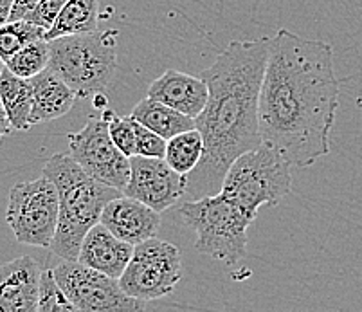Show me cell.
Segmentation results:
<instances>
[{"instance_id":"cell-1","label":"cell","mask_w":362,"mask_h":312,"mask_svg":"<svg viewBox=\"0 0 362 312\" xmlns=\"http://www.w3.org/2000/svg\"><path fill=\"white\" fill-rule=\"evenodd\" d=\"M339 108L332 45L279 29L271 38L259 94V132L292 166L307 168L330 154Z\"/></svg>"},{"instance_id":"cell-2","label":"cell","mask_w":362,"mask_h":312,"mask_svg":"<svg viewBox=\"0 0 362 312\" xmlns=\"http://www.w3.org/2000/svg\"><path fill=\"white\" fill-rule=\"evenodd\" d=\"M269 47L271 38L233 40L204 71L209 100L195 117L204 137V156L187 175L189 200L222 192L231 164L263 144L258 108Z\"/></svg>"},{"instance_id":"cell-3","label":"cell","mask_w":362,"mask_h":312,"mask_svg":"<svg viewBox=\"0 0 362 312\" xmlns=\"http://www.w3.org/2000/svg\"><path fill=\"white\" fill-rule=\"evenodd\" d=\"M44 175L54 183L60 197L58 229L49 249L62 260L76 262L85 235L100 224L108 202L123 192L88 175L71 154H54L45 163Z\"/></svg>"},{"instance_id":"cell-4","label":"cell","mask_w":362,"mask_h":312,"mask_svg":"<svg viewBox=\"0 0 362 312\" xmlns=\"http://www.w3.org/2000/svg\"><path fill=\"white\" fill-rule=\"evenodd\" d=\"M119 31L85 33L49 40V69L60 76L78 98L98 96L110 85L117 69Z\"/></svg>"},{"instance_id":"cell-5","label":"cell","mask_w":362,"mask_h":312,"mask_svg":"<svg viewBox=\"0 0 362 312\" xmlns=\"http://www.w3.org/2000/svg\"><path fill=\"white\" fill-rule=\"evenodd\" d=\"M180 219L197 235L195 248L218 262L236 264L247 249V229L252 219L222 193L186 200L179 208Z\"/></svg>"},{"instance_id":"cell-6","label":"cell","mask_w":362,"mask_h":312,"mask_svg":"<svg viewBox=\"0 0 362 312\" xmlns=\"http://www.w3.org/2000/svg\"><path fill=\"white\" fill-rule=\"evenodd\" d=\"M292 164L271 146L245 152L231 164L222 185V195L233 200L252 220L262 206H276L292 190Z\"/></svg>"},{"instance_id":"cell-7","label":"cell","mask_w":362,"mask_h":312,"mask_svg":"<svg viewBox=\"0 0 362 312\" xmlns=\"http://www.w3.org/2000/svg\"><path fill=\"white\" fill-rule=\"evenodd\" d=\"M60 219V197L47 175L18 183L9 192L6 220L16 242L51 248Z\"/></svg>"},{"instance_id":"cell-8","label":"cell","mask_w":362,"mask_h":312,"mask_svg":"<svg viewBox=\"0 0 362 312\" xmlns=\"http://www.w3.org/2000/svg\"><path fill=\"white\" fill-rule=\"evenodd\" d=\"M182 278V256L177 245L150 238L136 245L119 284L130 296L143 301L159 300L175 291Z\"/></svg>"},{"instance_id":"cell-9","label":"cell","mask_w":362,"mask_h":312,"mask_svg":"<svg viewBox=\"0 0 362 312\" xmlns=\"http://www.w3.org/2000/svg\"><path fill=\"white\" fill-rule=\"evenodd\" d=\"M52 272L62 291L81 312H144L146 307V301L127 294L119 280L78 260L60 262Z\"/></svg>"},{"instance_id":"cell-10","label":"cell","mask_w":362,"mask_h":312,"mask_svg":"<svg viewBox=\"0 0 362 312\" xmlns=\"http://www.w3.org/2000/svg\"><path fill=\"white\" fill-rule=\"evenodd\" d=\"M69 154L81 168L105 185L124 192L130 180V157L112 141L107 117H88L85 127L67 136Z\"/></svg>"},{"instance_id":"cell-11","label":"cell","mask_w":362,"mask_h":312,"mask_svg":"<svg viewBox=\"0 0 362 312\" xmlns=\"http://www.w3.org/2000/svg\"><path fill=\"white\" fill-rule=\"evenodd\" d=\"M124 195L163 213L187 193V175L177 173L166 159L130 157V180Z\"/></svg>"},{"instance_id":"cell-12","label":"cell","mask_w":362,"mask_h":312,"mask_svg":"<svg viewBox=\"0 0 362 312\" xmlns=\"http://www.w3.org/2000/svg\"><path fill=\"white\" fill-rule=\"evenodd\" d=\"M42 269L31 256L0 265V312H40Z\"/></svg>"},{"instance_id":"cell-13","label":"cell","mask_w":362,"mask_h":312,"mask_svg":"<svg viewBox=\"0 0 362 312\" xmlns=\"http://www.w3.org/2000/svg\"><path fill=\"white\" fill-rule=\"evenodd\" d=\"M101 224L119 241L130 245H139L150 238H156L163 220L159 212L123 193L108 202L101 215Z\"/></svg>"},{"instance_id":"cell-14","label":"cell","mask_w":362,"mask_h":312,"mask_svg":"<svg viewBox=\"0 0 362 312\" xmlns=\"http://www.w3.org/2000/svg\"><path fill=\"white\" fill-rule=\"evenodd\" d=\"M146 96L195 120L206 108L209 100V87L204 78L170 69L163 72L156 81H151Z\"/></svg>"},{"instance_id":"cell-15","label":"cell","mask_w":362,"mask_h":312,"mask_svg":"<svg viewBox=\"0 0 362 312\" xmlns=\"http://www.w3.org/2000/svg\"><path fill=\"white\" fill-rule=\"evenodd\" d=\"M134 249H136V245L119 241L114 233L108 231L100 222L85 235L78 262L94 269V271L103 272L107 277L119 280L123 277L124 269L130 264Z\"/></svg>"},{"instance_id":"cell-16","label":"cell","mask_w":362,"mask_h":312,"mask_svg":"<svg viewBox=\"0 0 362 312\" xmlns=\"http://www.w3.org/2000/svg\"><path fill=\"white\" fill-rule=\"evenodd\" d=\"M31 87L33 127L65 116L78 100V94L60 76H56L49 67L44 72H40L38 76L31 78Z\"/></svg>"},{"instance_id":"cell-17","label":"cell","mask_w":362,"mask_h":312,"mask_svg":"<svg viewBox=\"0 0 362 312\" xmlns=\"http://www.w3.org/2000/svg\"><path fill=\"white\" fill-rule=\"evenodd\" d=\"M130 117L143 125V127L150 128L156 134L163 136L166 141L179 136V134L197 128L193 117L186 116V114L179 112L175 108L168 107V105L160 103V101L151 100L148 96L134 107Z\"/></svg>"},{"instance_id":"cell-18","label":"cell","mask_w":362,"mask_h":312,"mask_svg":"<svg viewBox=\"0 0 362 312\" xmlns=\"http://www.w3.org/2000/svg\"><path fill=\"white\" fill-rule=\"evenodd\" d=\"M0 101L9 117L13 130L25 132L31 125L33 110V87L31 80H24L4 69L0 74Z\"/></svg>"},{"instance_id":"cell-19","label":"cell","mask_w":362,"mask_h":312,"mask_svg":"<svg viewBox=\"0 0 362 312\" xmlns=\"http://www.w3.org/2000/svg\"><path fill=\"white\" fill-rule=\"evenodd\" d=\"M98 24H100V0H69L60 16L56 18L54 25L45 35V40L100 31Z\"/></svg>"},{"instance_id":"cell-20","label":"cell","mask_w":362,"mask_h":312,"mask_svg":"<svg viewBox=\"0 0 362 312\" xmlns=\"http://www.w3.org/2000/svg\"><path fill=\"white\" fill-rule=\"evenodd\" d=\"M204 156V137L200 130L193 128L187 132L171 137L166 146V163L177 173L189 175L197 170Z\"/></svg>"},{"instance_id":"cell-21","label":"cell","mask_w":362,"mask_h":312,"mask_svg":"<svg viewBox=\"0 0 362 312\" xmlns=\"http://www.w3.org/2000/svg\"><path fill=\"white\" fill-rule=\"evenodd\" d=\"M47 31L29 21H13L0 25V60L8 62L29 44L44 40Z\"/></svg>"},{"instance_id":"cell-22","label":"cell","mask_w":362,"mask_h":312,"mask_svg":"<svg viewBox=\"0 0 362 312\" xmlns=\"http://www.w3.org/2000/svg\"><path fill=\"white\" fill-rule=\"evenodd\" d=\"M49 58H51V47L49 40L44 38L16 52L11 60L6 62V69H9L18 78L31 80L49 67Z\"/></svg>"},{"instance_id":"cell-23","label":"cell","mask_w":362,"mask_h":312,"mask_svg":"<svg viewBox=\"0 0 362 312\" xmlns=\"http://www.w3.org/2000/svg\"><path fill=\"white\" fill-rule=\"evenodd\" d=\"M40 312H81L62 291L52 269L42 271L40 282Z\"/></svg>"},{"instance_id":"cell-24","label":"cell","mask_w":362,"mask_h":312,"mask_svg":"<svg viewBox=\"0 0 362 312\" xmlns=\"http://www.w3.org/2000/svg\"><path fill=\"white\" fill-rule=\"evenodd\" d=\"M103 116L108 121V132H110L112 141L117 149L127 157L136 156V128H134V120L130 116L119 117L116 114L105 108Z\"/></svg>"},{"instance_id":"cell-25","label":"cell","mask_w":362,"mask_h":312,"mask_svg":"<svg viewBox=\"0 0 362 312\" xmlns=\"http://www.w3.org/2000/svg\"><path fill=\"white\" fill-rule=\"evenodd\" d=\"M134 128H136V156L164 159L168 141L163 136L153 132V130H150V128L137 123L136 120H134Z\"/></svg>"},{"instance_id":"cell-26","label":"cell","mask_w":362,"mask_h":312,"mask_svg":"<svg viewBox=\"0 0 362 312\" xmlns=\"http://www.w3.org/2000/svg\"><path fill=\"white\" fill-rule=\"evenodd\" d=\"M67 2L69 0H42L40 4L36 6L35 11H33L25 21L33 22V24L40 25L45 31H49V29L54 25L56 18L60 16L62 9L65 8Z\"/></svg>"},{"instance_id":"cell-27","label":"cell","mask_w":362,"mask_h":312,"mask_svg":"<svg viewBox=\"0 0 362 312\" xmlns=\"http://www.w3.org/2000/svg\"><path fill=\"white\" fill-rule=\"evenodd\" d=\"M42 0H15L13 2V11H11V21H25Z\"/></svg>"},{"instance_id":"cell-28","label":"cell","mask_w":362,"mask_h":312,"mask_svg":"<svg viewBox=\"0 0 362 312\" xmlns=\"http://www.w3.org/2000/svg\"><path fill=\"white\" fill-rule=\"evenodd\" d=\"M11 130L13 127L11 123H9V117L4 110V105H2V101H0V143H2V139H4Z\"/></svg>"},{"instance_id":"cell-29","label":"cell","mask_w":362,"mask_h":312,"mask_svg":"<svg viewBox=\"0 0 362 312\" xmlns=\"http://www.w3.org/2000/svg\"><path fill=\"white\" fill-rule=\"evenodd\" d=\"M13 2H15V0H0V25L8 24V22L11 21Z\"/></svg>"},{"instance_id":"cell-30","label":"cell","mask_w":362,"mask_h":312,"mask_svg":"<svg viewBox=\"0 0 362 312\" xmlns=\"http://www.w3.org/2000/svg\"><path fill=\"white\" fill-rule=\"evenodd\" d=\"M4 69H6V64L2 60H0V74H2V71H4Z\"/></svg>"}]
</instances>
